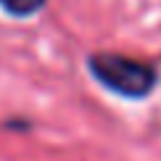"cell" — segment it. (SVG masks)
<instances>
[{"label":"cell","mask_w":161,"mask_h":161,"mask_svg":"<svg viewBox=\"0 0 161 161\" xmlns=\"http://www.w3.org/2000/svg\"><path fill=\"white\" fill-rule=\"evenodd\" d=\"M87 66L106 90L122 98H145L158 82V74L151 64L119 53H95L87 58Z\"/></svg>","instance_id":"cell-1"},{"label":"cell","mask_w":161,"mask_h":161,"mask_svg":"<svg viewBox=\"0 0 161 161\" xmlns=\"http://www.w3.org/2000/svg\"><path fill=\"white\" fill-rule=\"evenodd\" d=\"M42 5H45V0H0V8L5 13H11V16H16V19L32 16V13H37Z\"/></svg>","instance_id":"cell-2"}]
</instances>
